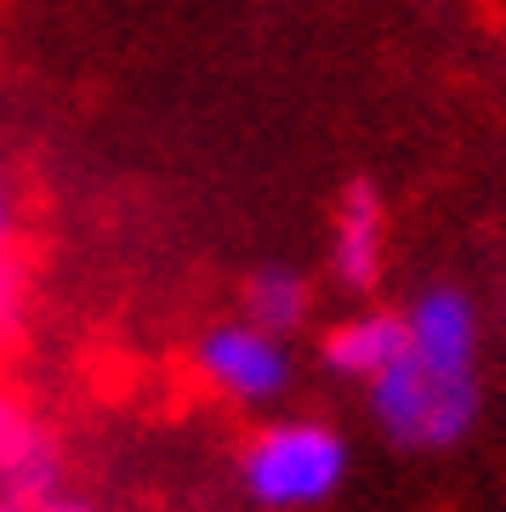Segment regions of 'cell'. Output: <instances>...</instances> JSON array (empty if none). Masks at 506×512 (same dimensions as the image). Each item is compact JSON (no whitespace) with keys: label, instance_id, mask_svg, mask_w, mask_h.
I'll return each instance as SVG.
<instances>
[{"label":"cell","instance_id":"3957f363","mask_svg":"<svg viewBox=\"0 0 506 512\" xmlns=\"http://www.w3.org/2000/svg\"><path fill=\"white\" fill-rule=\"evenodd\" d=\"M194 365H199V376L217 387L222 399H234V404H273L290 387V353H285V342L268 336V330L245 325V319L205 330V336H199V348H194Z\"/></svg>","mask_w":506,"mask_h":512},{"label":"cell","instance_id":"277c9868","mask_svg":"<svg viewBox=\"0 0 506 512\" xmlns=\"http://www.w3.org/2000/svg\"><path fill=\"white\" fill-rule=\"evenodd\" d=\"M57 484V444L40 427V416L18 393L0 387V490L6 501H52Z\"/></svg>","mask_w":506,"mask_h":512},{"label":"cell","instance_id":"7c38bea8","mask_svg":"<svg viewBox=\"0 0 506 512\" xmlns=\"http://www.w3.org/2000/svg\"><path fill=\"white\" fill-rule=\"evenodd\" d=\"M0 512H23V507H18V501H0Z\"/></svg>","mask_w":506,"mask_h":512},{"label":"cell","instance_id":"52a82bcc","mask_svg":"<svg viewBox=\"0 0 506 512\" xmlns=\"http://www.w3.org/2000/svg\"><path fill=\"white\" fill-rule=\"evenodd\" d=\"M410 353V330L404 313H353L325 336V365L347 382H376Z\"/></svg>","mask_w":506,"mask_h":512},{"label":"cell","instance_id":"7a4b0ae2","mask_svg":"<svg viewBox=\"0 0 506 512\" xmlns=\"http://www.w3.org/2000/svg\"><path fill=\"white\" fill-rule=\"evenodd\" d=\"M370 410L381 433L404 450H450L478 421V370H433L404 353L387 376L370 382Z\"/></svg>","mask_w":506,"mask_h":512},{"label":"cell","instance_id":"30bf717a","mask_svg":"<svg viewBox=\"0 0 506 512\" xmlns=\"http://www.w3.org/2000/svg\"><path fill=\"white\" fill-rule=\"evenodd\" d=\"M12 239H18V205H12V194L0 183V262L12 256Z\"/></svg>","mask_w":506,"mask_h":512},{"label":"cell","instance_id":"6da1fadb","mask_svg":"<svg viewBox=\"0 0 506 512\" xmlns=\"http://www.w3.org/2000/svg\"><path fill=\"white\" fill-rule=\"evenodd\" d=\"M342 478H347V444L325 421H273L239 456V484L268 512L319 507V501L336 495Z\"/></svg>","mask_w":506,"mask_h":512},{"label":"cell","instance_id":"9c48e42d","mask_svg":"<svg viewBox=\"0 0 506 512\" xmlns=\"http://www.w3.org/2000/svg\"><path fill=\"white\" fill-rule=\"evenodd\" d=\"M23 319H29V279H23V268L6 256V262H0V348H12L23 336Z\"/></svg>","mask_w":506,"mask_h":512},{"label":"cell","instance_id":"5b68a950","mask_svg":"<svg viewBox=\"0 0 506 512\" xmlns=\"http://www.w3.org/2000/svg\"><path fill=\"white\" fill-rule=\"evenodd\" d=\"M410 353L433 370H478V313L461 291L438 285L404 313Z\"/></svg>","mask_w":506,"mask_h":512},{"label":"cell","instance_id":"8992f818","mask_svg":"<svg viewBox=\"0 0 506 512\" xmlns=\"http://www.w3.org/2000/svg\"><path fill=\"white\" fill-rule=\"evenodd\" d=\"M381 256H387V211L370 183H353L336 205L330 222V268L347 291H370L381 279Z\"/></svg>","mask_w":506,"mask_h":512},{"label":"cell","instance_id":"ba28073f","mask_svg":"<svg viewBox=\"0 0 506 512\" xmlns=\"http://www.w3.org/2000/svg\"><path fill=\"white\" fill-rule=\"evenodd\" d=\"M308 302H313V291L296 268H256L251 285H245V325L285 342L290 330L308 319Z\"/></svg>","mask_w":506,"mask_h":512},{"label":"cell","instance_id":"8fae6325","mask_svg":"<svg viewBox=\"0 0 506 512\" xmlns=\"http://www.w3.org/2000/svg\"><path fill=\"white\" fill-rule=\"evenodd\" d=\"M40 512H97V507H86V501H63V495H52V501H46Z\"/></svg>","mask_w":506,"mask_h":512}]
</instances>
